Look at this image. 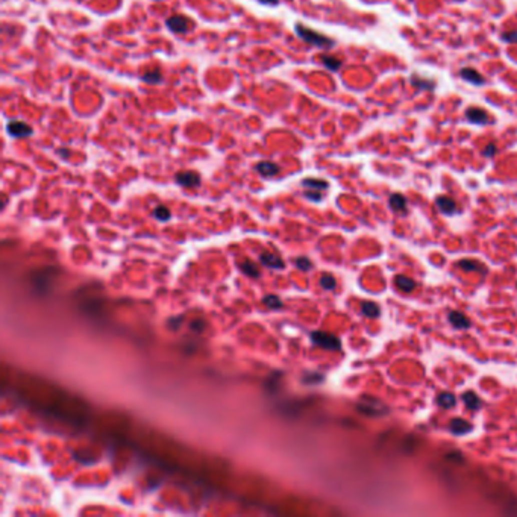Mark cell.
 <instances>
[{"label": "cell", "mask_w": 517, "mask_h": 517, "mask_svg": "<svg viewBox=\"0 0 517 517\" xmlns=\"http://www.w3.org/2000/svg\"><path fill=\"white\" fill-rule=\"evenodd\" d=\"M411 84L417 87V88H422V90H434L435 88V82L431 81V79H425L419 75H412L411 76Z\"/></svg>", "instance_id": "21"}, {"label": "cell", "mask_w": 517, "mask_h": 517, "mask_svg": "<svg viewBox=\"0 0 517 517\" xmlns=\"http://www.w3.org/2000/svg\"><path fill=\"white\" fill-rule=\"evenodd\" d=\"M7 134L13 138H28L34 134V128L23 120H10L7 123Z\"/></svg>", "instance_id": "4"}, {"label": "cell", "mask_w": 517, "mask_h": 517, "mask_svg": "<svg viewBox=\"0 0 517 517\" xmlns=\"http://www.w3.org/2000/svg\"><path fill=\"white\" fill-rule=\"evenodd\" d=\"M356 409L366 416H370V417H381V416H385L390 412V408L381 399L373 397V396H367V394L359 399V402L356 403Z\"/></svg>", "instance_id": "2"}, {"label": "cell", "mask_w": 517, "mask_h": 517, "mask_svg": "<svg viewBox=\"0 0 517 517\" xmlns=\"http://www.w3.org/2000/svg\"><path fill=\"white\" fill-rule=\"evenodd\" d=\"M302 185L305 188H309V190H317V191H322V190H326L329 187L328 181L325 179H317V178H306L302 181Z\"/></svg>", "instance_id": "18"}, {"label": "cell", "mask_w": 517, "mask_h": 517, "mask_svg": "<svg viewBox=\"0 0 517 517\" xmlns=\"http://www.w3.org/2000/svg\"><path fill=\"white\" fill-rule=\"evenodd\" d=\"M497 153V146L494 144V143H490V144H487V147L482 150V155H484V157H487V158H491V157H494V155Z\"/></svg>", "instance_id": "30"}, {"label": "cell", "mask_w": 517, "mask_h": 517, "mask_svg": "<svg viewBox=\"0 0 517 517\" xmlns=\"http://www.w3.org/2000/svg\"><path fill=\"white\" fill-rule=\"evenodd\" d=\"M435 205H437V208H438L443 214H446V216H452V214H455V211H456V203H455V200L450 199V197H447V196H438V197L435 199Z\"/></svg>", "instance_id": "11"}, {"label": "cell", "mask_w": 517, "mask_h": 517, "mask_svg": "<svg viewBox=\"0 0 517 517\" xmlns=\"http://www.w3.org/2000/svg\"><path fill=\"white\" fill-rule=\"evenodd\" d=\"M447 320H449V323L455 329H467V328H470V320L466 316H464L462 313H459V311H450L449 316H447Z\"/></svg>", "instance_id": "13"}, {"label": "cell", "mask_w": 517, "mask_h": 517, "mask_svg": "<svg viewBox=\"0 0 517 517\" xmlns=\"http://www.w3.org/2000/svg\"><path fill=\"white\" fill-rule=\"evenodd\" d=\"M303 381L306 384H319L323 381V375H319V373H313V375H306L303 378Z\"/></svg>", "instance_id": "31"}, {"label": "cell", "mask_w": 517, "mask_h": 517, "mask_svg": "<svg viewBox=\"0 0 517 517\" xmlns=\"http://www.w3.org/2000/svg\"><path fill=\"white\" fill-rule=\"evenodd\" d=\"M466 119L473 125H487L490 122V117L485 113V110L476 107H472L466 111Z\"/></svg>", "instance_id": "9"}, {"label": "cell", "mask_w": 517, "mask_h": 517, "mask_svg": "<svg viewBox=\"0 0 517 517\" xmlns=\"http://www.w3.org/2000/svg\"><path fill=\"white\" fill-rule=\"evenodd\" d=\"M455 2H464V0H455Z\"/></svg>", "instance_id": "38"}, {"label": "cell", "mask_w": 517, "mask_h": 517, "mask_svg": "<svg viewBox=\"0 0 517 517\" xmlns=\"http://www.w3.org/2000/svg\"><path fill=\"white\" fill-rule=\"evenodd\" d=\"M311 341L326 350H340L341 349V341L338 337L329 334V332H323V331H314L311 332Z\"/></svg>", "instance_id": "3"}, {"label": "cell", "mask_w": 517, "mask_h": 517, "mask_svg": "<svg viewBox=\"0 0 517 517\" xmlns=\"http://www.w3.org/2000/svg\"><path fill=\"white\" fill-rule=\"evenodd\" d=\"M305 197L306 199H311V200H314V202H319V200H322V193L320 191H317V190H308L306 193H305Z\"/></svg>", "instance_id": "33"}, {"label": "cell", "mask_w": 517, "mask_h": 517, "mask_svg": "<svg viewBox=\"0 0 517 517\" xmlns=\"http://www.w3.org/2000/svg\"><path fill=\"white\" fill-rule=\"evenodd\" d=\"M437 403L441 406V408H444V409H449V408H452V406H455V403H456V399H455V396L452 394V393H449V391H444V393H440L438 394V397H437Z\"/></svg>", "instance_id": "23"}, {"label": "cell", "mask_w": 517, "mask_h": 517, "mask_svg": "<svg viewBox=\"0 0 517 517\" xmlns=\"http://www.w3.org/2000/svg\"><path fill=\"white\" fill-rule=\"evenodd\" d=\"M141 79L146 82V84H150V85H157L160 82H163V73L160 69H150V70H146V73L141 76Z\"/></svg>", "instance_id": "17"}, {"label": "cell", "mask_w": 517, "mask_h": 517, "mask_svg": "<svg viewBox=\"0 0 517 517\" xmlns=\"http://www.w3.org/2000/svg\"><path fill=\"white\" fill-rule=\"evenodd\" d=\"M264 303H266L270 309H278V308L282 306V300H281L278 296H275V294H267V296L264 297Z\"/></svg>", "instance_id": "27"}, {"label": "cell", "mask_w": 517, "mask_h": 517, "mask_svg": "<svg viewBox=\"0 0 517 517\" xmlns=\"http://www.w3.org/2000/svg\"><path fill=\"white\" fill-rule=\"evenodd\" d=\"M294 31H296V34H297V37H299L300 40H303L305 43L311 44V46H314V47H319V49H331V47L335 46V41H334V40H331L329 37H326V35H323V34H320V32H316V31H313V29L306 28L305 25L297 23L296 28H294Z\"/></svg>", "instance_id": "1"}, {"label": "cell", "mask_w": 517, "mask_h": 517, "mask_svg": "<svg viewBox=\"0 0 517 517\" xmlns=\"http://www.w3.org/2000/svg\"><path fill=\"white\" fill-rule=\"evenodd\" d=\"M320 285H322L325 290H334L335 285H337V281H335V278H334L332 275L325 273V275L320 278Z\"/></svg>", "instance_id": "26"}, {"label": "cell", "mask_w": 517, "mask_h": 517, "mask_svg": "<svg viewBox=\"0 0 517 517\" xmlns=\"http://www.w3.org/2000/svg\"><path fill=\"white\" fill-rule=\"evenodd\" d=\"M191 328H193V329H196L197 332H202V331L205 329V322H203L202 319H199V320H194V322L191 323Z\"/></svg>", "instance_id": "35"}, {"label": "cell", "mask_w": 517, "mask_h": 517, "mask_svg": "<svg viewBox=\"0 0 517 517\" xmlns=\"http://www.w3.org/2000/svg\"><path fill=\"white\" fill-rule=\"evenodd\" d=\"M255 170L260 173L261 176L264 178H273L279 173V166L275 164V163H270V161H261V163H258L255 166Z\"/></svg>", "instance_id": "12"}, {"label": "cell", "mask_w": 517, "mask_h": 517, "mask_svg": "<svg viewBox=\"0 0 517 517\" xmlns=\"http://www.w3.org/2000/svg\"><path fill=\"white\" fill-rule=\"evenodd\" d=\"M240 269L243 270L244 275H247V276H250V278H258V276H260V270H258V267H256L253 263H250V261L243 263V264L240 266Z\"/></svg>", "instance_id": "25"}, {"label": "cell", "mask_w": 517, "mask_h": 517, "mask_svg": "<svg viewBox=\"0 0 517 517\" xmlns=\"http://www.w3.org/2000/svg\"><path fill=\"white\" fill-rule=\"evenodd\" d=\"M361 311L369 319H376L381 314V308L376 302H363L361 303Z\"/></svg>", "instance_id": "16"}, {"label": "cell", "mask_w": 517, "mask_h": 517, "mask_svg": "<svg viewBox=\"0 0 517 517\" xmlns=\"http://www.w3.org/2000/svg\"><path fill=\"white\" fill-rule=\"evenodd\" d=\"M166 26L173 34H187L193 28V23L185 16H172L166 20Z\"/></svg>", "instance_id": "5"}, {"label": "cell", "mask_w": 517, "mask_h": 517, "mask_svg": "<svg viewBox=\"0 0 517 517\" xmlns=\"http://www.w3.org/2000/svg\"><path fill=\"white\" fill-rule=\"evenodd\" d=\"M260 2L264 4V5H272V7H275V5L279 4V0H260Z\"/></svg>", "instance_id": "37"}, {"label": "cell", "mask_w": 517, "mask_h": 517, "mask_svg": "<svg viewBox=\"0 0 517 517\" xmlns=\"http://www.w3.org/2000/svg\"><path fill=\"white\" fill-rule=\"evenodd\" d=\"M473 429V425L464 419H453L449 423V431L453 435H466Z\"/></svg>", "instance_id": "10"}, {"label": "cell", "mask_w": 517, "mask_h": 517, "mask_svg": "<svg viewBox=\"0 0 517 517\" xmlns=\"http://www.w3.org/2000/svg\"><path fill=\"white\" fill-rule=\"evenodd\" d=\"M296 266H297V269H300V270H303V272H308V270L313 269L311 260H309V258H306V256H299V258H296Z\"/></svg>", "instance_id": "28"}, {"label": "cell", "mask_w": 517, "mask_h": 517, "mask_svg": "<svg viewBox=\"0 0 517 517\" xmlns=\"http://www.w3.org/2000/svg\"><path fill=\"white\" fill-rule=\"evenodd\" d=\"M500 38H502V41L509 43V44L517 43V31H506L500 35Z\"/></svg>", "instance_id": "29"}, {"label": "cell", "mask_w": 517, "mask_h": 517, "mask_svg": "<svg viewBox=\"0 0 517 517\" xmlns=\"http://www.w3.org/2000/svg\"><path fill=\"white\" fill-rule=\"evenodd\" d=\"M462 402L466 403V406L469 409H472V411H475V409H478L481 406V399L473 391H466V393H464L462 394Z\"/></svg>", "instance_id": "22"}, {"label": "cell", "mask_w": 517, "mask_h": 517, "mask_svg": "<svg viewBox=\"0 0 517 517\" xmlns=\"http://www.w3.org/2000/svg\"><path fill=\"white\" fill-rule=\"evenodd\" d=\"M320 60H322V64H323L328 70H331V72H337V70H340V67L343 66L341 60L337 58V57H334V55H322Z\"/></svg>", "instance_id": "20"}, {"label": "cell", "mask_w": 517, "mask_h": 517, "mask_svg": "<svg viewBox=\"0 0 517 517\" xmlns=\"http://www.w3.org/2000/svg\"><path fill=\"white\" fill-rule=\"evenodd\" d=\"M153 216H155V219L160 220V222H167V220L170 219L172 214H170V210L167 208V206L158 205L157 208L153 210Z\"/></svg>", "instance_id": "24"}, {"label": "cell", "mask_w": 517, "mask_h": 517, "mask_svg": "<svg viewBox=\"0 0 517 517\" xmlns=\"http://www.w3.org/2000/svg\"><path fill=\"white\" fill-rule=\"evenodd\" d=\"M394 285H396L400 291H403V293H411L412 290L416 288V281L411 279V278H408V276H405V275H397V276L394 278Z\"/></svg>", "instance_id": "14"}, {"label": "cell", "mask_w": 517, "mask_h": 517, "mask_svg": "<svg viewBox=\"0 0 517 517\" xmlns=\"http://www.w3.org/2000/svg\"><path fill=\"white\" fill-rule=\"evenodd\" d=\"M456 266L459 269H462L464 272H479V270L485 272V267L476 260H459L456 263Z\"/></svg>", "instance_id": "19"}, {"label": "cell", "mask_w": 517, "mask_h": 517, "mask_svg": "<svg viewBox=\"0 0 517 517\" xmlns=\"http://www.w3.org/2000/svg\"><path fill=\"white\" fill-rule=\"evenodd\" d=\"M176 184H179L184 188H196L200 185V175L194 170H185V172H178L175 176Z\"/></svg>", "instance_id": "6"}, {"label": "cell", "mask_w": 517, "mask_h": 517, "mask_svg": "<svg viewBox=\"0 0 517 517\" xmlns=\"http://www.w3.org/2000/svg\"><path fill=\"white\" fill-rule=\"evenodd\" d=\"M459 78L464 79L466 82H469V84H472V85H476V87L485 84V79L482 78V75H479V72L475 70V69H472V67H464V69H461V70H459Z\"/></svg>", "instance_id": "7"}, {"label": "cell", "mask_w": 517, "mask_h": 517, "mask_svg": "<svg viewBox=\"0 0 517 517\" xmlns=\"http://www.w3.org/2000/svg\"><path fill=\"white\" fill-rule=\"evenodd\" d=\"M390 208L394 211V213H405L406 210V199L400 194V193H394L390 196Z\"/></svg>", "instance_id": "15"}, {"label": "cell", "mask_w": 517, "mask_h": 517, "mask_svg": "<svg viewBox=\"0 0 517 517\" xmlns=\"http://www.w3.org/2000/svg\"><path fill=\"white\" fill-rule=\"evenodd\" d=\"M182 320H184V317H182V316H178V317L169 319V326H170L172 329H178Z\"/></svg>", "instance_id": "34"}, {"label": "cell", "mask_w": 517, "mask_h": 517, "mask_svg": "<svg viewBox=\"0 0 517 517\" xmlns=\"http://www.w3.org/2000/svg\"><path fill=\"white\" fill-rule=\"evenodd\" d=\"M260 261H261L264 266L270 267V269H276V270L285 269V263H284L282 258H281L279 255H276V253H272V252H264V253H261Z\"/></svg>", "instance_id": "8"}, {"label": "cell", "mask_w": 517, "mask_h": 517, "mask_svg": "<svg viewBox=\"0 0 517 517\" xmlns=\"http://www.w3.org/2000/svg\"><path fill=\"white\" fill-rule=\"evenodd\" d=\"M58 153L61 155L64 160H69V157H70V150L69 149H61V150H58Z\"/></svg>", "instance_id": "36"}, {"label": "cell", "mask_w": 517, "mask_h": 517, "mask_svg": "<svg viewBox=\"0 0 517 517\" xmlns=\"http://www.w3.org/2000/svg\"><path fill=\"white\" fill-rule=\"evenodd\" d=\"M444 458L446 459H449V461H458V462H464V456H462V453L461 452H455V450H452V452H449V453H446L444 455Z\"/></svg>", "instance_id": "32"}]
</instances>
